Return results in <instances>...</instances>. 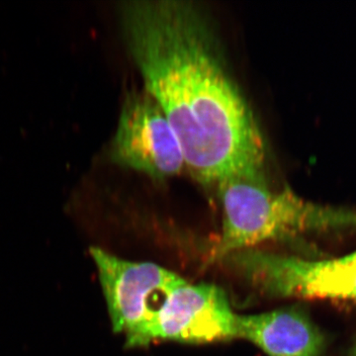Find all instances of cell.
I'll return each mask as SVG.
<instances>
[{
  "label": "cell",
  "instance_id": "obj_7",
  "mask_svg": "<svg viewBox=\"0 0 356 356\" xmlns=\"http://www.w3.org/2000/svg\"><path fill=\"white\" fill-rule=\"evenodd\" d=\"M236 339H245L268 356H318L325 337L300 307L236 318Z\"/></svg>",
  "mask_w": 356,
  "mask_h": 356
},
{
  "label": "cell",
  "instance_id": "obj_8",
  "mask_svg": "<svg viewBox=\"0 0 356 356\" xmlns=\"http://www.w3.org/2000/svg\"><path fill=\"white\" fill-rule=\"evenodd\" d=\"M353 356H356V350H355V355H353Z\"/></svg>",
  "mask_w": 356,
  "mask_h": 356
},
{
  "label": "cell",
  "instance_id": "obj_6",
  "mask_svg": "<svg viewBox=\"0 0 356 356\" xmlns=\"http://www.w3.org/2000/svg\"><path fill=\"white\" fill-rule=\"evenodd\" d=\"M236 315L226 293L216 285L180 282L168 293L145 337L154 341L211 343L236 339Z\"/></svg>",
  "mask_w": 356,
  "mask_h": 356
},
{
  "label": "cell",
  "instance_id": "obj_2",
  "mask_svg": "<svg viewBox=\"0 0 356 356\" xmlns=\"http://www.w3.org/2000/svg\"><path fill=\"white\" fill-rule=\"evenodd\" d=\"M217 186L222 228L214 259L266 242L356 229V211L309 202L288 187L274 191L264 172L229 177Z\"/></svg>",
  "mask_w": 356,
  "mask_h": 356
},
{
  "label": "cell",
  "instance_id": "obj_3",
  "mask_svg": "<svg viewBox=\"0 0 356 356\" xmlns=\"http://www.w3.org/2000/svg\"><path fill=\"white\" fill-rule=\"evenodd\" d=\"M220 261L267 298L356 301V252L318 261L252 248Z\"/></svg>",
  "mask_w": 356,
  "mask_h": 356
},
{
  "label": "cell",
  "instance_id": "obj_5",
  "mask_svg": "<svg viewBox=\"0 0 356 356\" xmlns=\"http://www.w3.org/2000/svg\"><path fill=\"white\" fill-rule=\"evenodd\" d=\"M110 154L118 165L156 179L173 177L185 166L172 125L146 90L134 91L126 97Z\"/></svg>",
  "mask_w": 356,
  "mask_h": 356
},
{
  "label": "cell",
  "instance_id": "obj_4",
  "mask_svg": "<svg viewBox=\"0 0 356 356\" xmlns=\"http://www.w3.org/2000/svg\"><path fill=\"white\" fill-rule=\"evenodd\" d=\"M113 331L123 334L128 348L145 346V337L168 293L181 276L153 262L126 261L92 248Z\"/></svg>",
  "mask_w": 356,
  "mask_h": 356
},
{
  "label": "cell",
  "instance_id": "obj_1",
  "mask_svg": "<svg viewBox=\"0 0 356 356\" xmlns=\"http://www.w3.org/2000/svg\"><path fill=\"white\" fill-rule=\"evenodd\" d=\"M124 38L199 182L219 184L264 168L261 131L222 60L213 26L186 0L122 2Z\"/></svg>",
  "mask_w": 356,
  "mask_h": 356
}]
</instances>
